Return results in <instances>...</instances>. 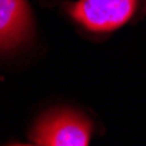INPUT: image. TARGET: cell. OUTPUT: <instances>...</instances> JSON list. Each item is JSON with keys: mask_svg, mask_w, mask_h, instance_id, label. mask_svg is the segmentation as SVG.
<instances>
[{"mask_svg": "<svg viewBox=\"0 0 146 146\" xmlns=\"http://www.w3.org/2000/svg\"><path fill=\"white\" fill-rule=\"evenodd\" d=\"M92 135V123L79 113L58 109L42 116L32 132L39 146H86Z\"/></svg>", "mask_w": 146, "mask_h": 146, "instance_id": "obj_1", "label": "cell"}, {"mask_svg": "<svg viewBox=\"0 0 146 146\" xmlns=\"http://www.w3.org/2000/svg\"><path fill=\"white\" fill-rule=\"evenodd\" d=\"M28 28L30 11L27 0H0V49L21 42Z\"/></svg>", "mask_w": 146, "mask_h": 146, "instance_id": "obj_3", "label": "cell"}, {"mask_svg": "<svg viewBox=\"0 0 146 146\" xmlns=\"http://www.w3.org/2000/svg\"><path fill=\"white\" fill-rule=\"evenodd\" d=\"M137 0H78L70 14L92 32H111L134 16Z\"/></svg>", "mask_w": 146, "mask_h": 146, "instance_id": "obj_2", "label": "cell"}]
</instances>
